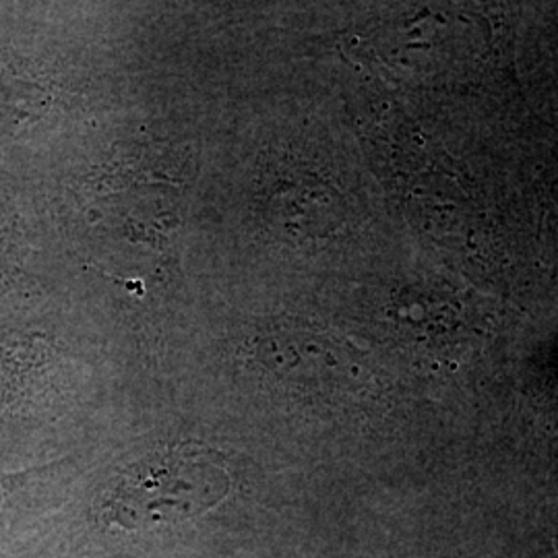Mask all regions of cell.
I'll use <instances>...</instances> for the list:
<instances>
[{"instance_id": "cell-2", "label": "cell", "mask_w": 558, "mask_h": 558, "mask_svg": "<svg viewBox=\"0 0 558 558\" xmlns=\"http://www.w3.org/2000/svg\"><path fill=\"white\" fill-rule=\"evenodd\" d=\"M9 387H11V375L7 373V366L0 362V401L7 398Z\"/></svg>"}, {"instance_id": "cell-3", "label": "cell", "mask_w": 558, "mask_h": 558, "mask_svg": "<svg viewBox=\"0 0 558 558\" xmlns=\"http://www.w3.org/2000/svg\"><path fill=\"white\" fill-rule=\"evenodd\" d=\"M0 500H2V488H0Z\"/></svg>"}, {"instance_id": "cell-1", "label": "cell", "mask_w": 558, "mask_h": 558, "mask_svg": "<svg viewBox=\"0 0 558 558\" xmlns=\"http://www.w3.org/2000/svg\"><path fill=\"white\" fill-rule=\"evenodd\" d=\"M220 456L195 442L170 447L133 463L104 505V518L126 532L195 519L230 495Z\"/></svg>"}]
</instances>
